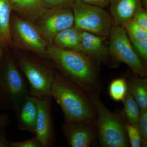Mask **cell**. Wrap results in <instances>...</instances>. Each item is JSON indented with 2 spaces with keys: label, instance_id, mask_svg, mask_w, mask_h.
Returning a JSON list of instances; mask_svg holds the SVG:
<instances>
[{
  "label": "cell",
  "instance_id": "28",
  "mask_svg": "<svg viewBox=\"0 0 147 147\" xmlns=\"http://www.w3.org/2000/svg\"><path fill=\"white\" fill-rule=\"evenodd\" d=\"M83 2L105 8L109 5L110 0H81Z\"/></svg>",
  "mask_w": 147,
  "mask_h": 147
},
{
  "label": "cell",
  "instance_id": "3",
  "mask_svg": "<svg viewBox=\"0 0 147 147\" xmlns=\"http://www.w3.org/2000/svg\"><path fill=\"white\" fill-rule=\"evenodd\" d=\"M29 94L26 83L13 57L3 58L0 61V108L12 110L17 117Z\"/></svg>",
  "mask_w": 147,
  "mask_h": 147
},
{
  "label": "cell",
  "instance_id": "27",
  "mask_svg": "<svg viewBox=\"0 0 147 147\" xmlns=\"http://www.w3.org/2000/svg\"><path fill=\"white\" fill-rule=\"evenodd\" d=\"M9 147H43V146L34 135L31 138L21 142L9 141Z\"/></svg>",
  "mask_w": 147,
  "mask_h": 147
},
{
  "label": "cell",
  "instance_id": "30",
  "mask_svg": "<svg viewBox=\"0 0 147 147\" xmlns=\"http://www.w3.org/2000/svg\"><path fill=\"white\" fill-rule=\"evenodd\" d=\"M9 142L6 136L5 130L0 131V147H9Z\"/></svg>",
  "mask_w": 147,
  "mask_h": 147
},
{
  "label": "cell",
  "instance_id": "14",
  "mask_svg": "<svg viewBox=\"0 0 147 147\" xmlns=\"http://www.w3.org/2000/svg\"><path fill=\"white\" fill-rule=\"evenodd\" d=\"M38 98L30 94L25 97L17 117L19 130L34 134L38 113Z\"/></svg>",
  "mask_w": 147,
  "mask_h": 147
},
{
  "label": "cell",
  "instance_id": "25",
  "mask_svg": "<svg viewBox=\"0 0 147 147\" xmlns=\"http://www.w3.org/2000/svg\"><path fill=\"white\" fill-rule=\"evenodd\" d=\"M132 46L144 64L146 66L147 62V39L131 42Z\"/></svg>",
  "mask_w": 147,
  "mask_h": 147
},
{
  "label": "cell",
  "instance_id": "19",
  "mask_svg": "<svg viewBox=\"0 0 147 147\" xmlns=\"http://www.w3.org/2000/svg\"><path fill=\"white\" fill-rule=\"evenodd\" d=\"M124 108L122 117L125 123L138 127L140 108L134 98L127 91V93L122 101Z\"/></svg>",
  "mask_w": 147,
  "mask_h": 147
},
{
  "label": "cell",
  "instance_id": "17",
  "mask_svg": "<svg viewBox=\"0 0 147 147\" xmlns=\"http://www.w3.org/2000/svg\"><path fill=\"white\" fill-rule=\"evenodd\" d=\"M10 0H0V45L12 46L10 21L12 11Z\"/></svg>",
  "mask_w": 147,
  "mask_h": 147
},
{
  "label": "cell",
  "instance_id": "13",
  "mask_svg": "<svg viewBox=\"0 0 147 147\" xmlns=\"http://www.w3.org/2000/svg\"><path fill=\"white\" fill-rule=\"evenodd\" d=\"M142 0H110V11L114 25L125 28L133 18Z\"/></svg>",
  "mask_w": 147,
  "mask_h": 147
},
{
  "label": "cell",
  "instance_id": "1",
  "mask_svg": "<svg viewBox=\"0 0 147 147\" xmlns=\"http://www.w3.org/2000/svg\"><path fill=\"white\" fill-rule=\"evenodd\" d=\"M48 59L52 61L61 74L86 94L100 92L101 83L96 63L82 52L48 45Z\"/></svg>",
  "mask_w": 147,
  "mask_h": 147
},
{
  "label": "cell",
  "instance_id": "7",
  "mask_svg": "<svg viewBox=\"0 0 147 147\" xmlns=\"http://www.w3.org/2000/svg\"><path fill=\"white\" fill-rule=\"evenodd\" d=\"M10 32L12 45L18 50H28L45 59H48V44L34 23L16 14L11 16Z\"/></svg>",
  "mask_w": 147,
  "mask_h": 147
},
{
  "label": "cell",
  "instance_id": "24",
  "mask_svg": "<svg viewBox=\"0 0 147 147\" xmlns=\"http://www.w3.org/2000/svg\"><path fill=\"white\" fill-rule=\"evenodd\" d=\"M47 9L72 8L76 0H42Z\"/></svg>",
  "mask_w": 147,
  "mask_h": 147
},
{
  "label": "cell",
  "instance_id": "4",
  "mask_svg": "<svg viewBox=\"0 0 147 147\" xmlns=\"http://www.w3.org/2000/svg\"><path fill=\"white\" fill-rule=\"evenodd\" d=\"M99 93L87 94L96 111L97 137L101 146L127 147L129 146L123 119L106 108Z\"/></svg>",
  "mask_w": 147,
  "mask_h": 147
},
{
  "label": "cell",
  "instance_id": "22",
  "mask_svg": "<svg viewBox=\"0 0 147 147\" xmlns=\"http://www.w3.org/2000/svg\"><path fill=\"white\" fill-rule=\"evenodd\" d=\"M125 127L129 145L131 147L142 146V137L138 127L127 123H125Z\"/></svg>",
  "mask_w": 147,
  "mask_h": 147
},
{
  "label": "cell",
  "instance_id": "18",
  "mask_svg": "<svg viewBox=\"0 0 147 147\" xmlns=\"http://www.w3.org/2000/svg\"><path fill=\"white\" fill-rule=\"evenodd\" d=\"M128 92L138 103L140 110L147 109V79L134 74L127 80Z\"/></svg>",
  "mask_w": 147,
  "mask_h": 147
},
{
  "label": "cell",
  "instance_id": "5",
  "mask_svg": "<svg viewBox=\"0 0 147 147\" xmlns=\"http://www.w3.org/2000/svg\"><path fill=\"white\" fill-rule=\"evenodd\" d=\"M13 57L29 82L30 94L38 99L51 96V86L56 72L52 66L44 60L46 59L21 53H16Z\"/></svg>",
  "mask_w": 147,
  "mask_h": 147
},
{
  "label": "cell",
  "instance_id": "9",
  "mask_svg": "<svg viewBox=\"0 0 147 147\" xmlns=\"http://www.w3.org/2000/svg\"><path fill=\"white\" fill-rule=\"evenodd\" d=\"M35 24L45 41L48 45L52 44L59 32L74 25L72 9H48Z\"/></svg>",
  "mask_w": 147,
  "mask_h": 147
},
{
  "label": "cell",
  "instance_id": "23",
  "mask_svg": "<svg viewBox=\"0 0 147 147\" xmlns=\"http://www.w3.org/2000/svg\"><path fill=\"white\" fill-rule=\"evenodd\" d=\"M138 129L142 140V147L147 145V109L140 110Z\"/></svg>",
  "mask_w": 147,
  "mask_h": 147
},
{
  "label": "cell",
  "instance_id": "29",
  "mask_svg": "<svg viewBox=\"0 0 147 147\" xmlns=\"http://www.w3.org/2000/svg\"><path fill=\"white\" fill-rule=\"evenodd\" d=\"M9 117L7 114H0V131L5 130L9 123Z\"/></svg>",
  "mask_w": 147,
  "mask_h": 147
},
{
  "label": "cell",
  "instance_id": "15",
  "mask_svg": "<svg viewBox=\"0 0 147 147\" xmlns=\"http://www.w3.org/2000/svg\"><path fill=\"white\" fill-rule=\"evenodd\" d=\"M12 10L21 18L34 23L48 9L42 0H10Z\"/></svg>",
  "mask_w": 147,
  "mask_h": 147
},
{
  "label": "cell",
  "instance_id": "10",
  "mask_svg": "<svg viewBox=\"0 0 147 147\" xmlns=\"http://www.w3.org/2000/svg\"><path fill=\"white\" fill-rule=\"evenodd\" d=\"M52 96H47L38 100V113L34 135L43 147L53 146L56 139L52 116Z\"/></svg>",
  "mask_w": 147,
  "mask_h": 147
},
{
  "label": "cell",
  "instance_id": "16",
  "mask_svg": "<svg viewBox=\"0 0 147 147\" xmlns=\"http://www.w3.org/2000/svg\"><path fill=\"white\" fill-rule=\"evenodd\" d=\"M82 32L74 25L59 32L55 36L53 44L66 50L80 52Z\"/></svg>",
  "mask_w": 147,
  "mask_h": 147
},
{
  "label": "cell",
  "instance_id": "21",
  "mask_svg": "<svg viewBox=\"0 0 147 147\" xmlns=\"http://www.w3.org/2000/svg\"><path fill=\"white\" fill-rule=\"evenodd\" d=\"M130 42L147 39V30L131 19L125 28Z\"/></svg>",
  "mask_w": 147,
  "mask_h": 147
},
{
  "label": "cell",
  "instance_id": "8",
  "mask_svg": "<svg viewBox=\"0 0 147 147\" xmlns=\"http://www.w3.org/2000/svg\"><path fill=\"white\" fill-rule=\"evenodd\" d=\"M109 36L111 56L116 61L127 65L134 74L146 77V66L134 50L125 28L113 24Z\"/></svg>",
  "mask_w": 147,
  "mask_h": 147
},
{
  "label": "cell",
  "instance_id": "26",
  "mask_svg": "<svg viewBox=\"0 0 147 147\" xmlns=\"http://www.w3.org/2000/svg\"><path fill=\"white\" fill-rule=\"evenodd\" d=\"M132 19L140 26L147 30V11L146 9L142 4L137 7Z\"/></svg>",
  "mask_w": 147,
  "mask_h": 147
},
{
  "label": "cell",
  "instance_id": "2",
  "mask_svg": "<svg viewBox=\"0 0 147 147\" xmlns=\"http://www.w3.org/2000/svg\"><path fill=\"white\" fill-rule=\"evenodd\" d=\"M50 94L60 106L65 121L96 123V111L88 96L61 74L56 72Z\"/></svg>",
  "mask_w": 147,
  "mask_h": 147
},
{
  "label": "cell",
  "instance_id": "11",
  "mask_svg": "<svg viewBox=\"0 0 147 147\" xmlns=\"http://www.w3.org/2000/svg\"><path fill=\"white\" fill-rule=\"evenodd\" d=\"M62 130L67 144L71 147L90 146L97 137L96 123H74L65 121Z\"/></svg>",
  "mask_w": 147,
  "mask_h": 147
},
{
  "label": "cell",
  "instance_id": "12",
  "mask_svg": "<svg viewBox=\"0 0 147 147\" xmlns=\"http://www.w3.org/2000/svg\"><path fill=\"white\" fill-rule=\"evenodd\" d=\"M106 37L82 31L80 52L88 56L97 63L107 61L111 56L109 48L103 42Z\"/></svg>",
  "mask_w": 147,
  "mask_h": 147
},
{
  "label": "cell",
  "instance_id": "20",
  "mask_svg": "<svg viewBox=\"0 0 147 147\" xmlns=\"http://www.w3.org/2000/svg\"><path fill=\"white\" fill-rule=\"evenodd\" d=\"M127 91V80L123 77L114 79L109 86V95L110 97L116 101H123Z\"/></svg>",
  "mask_w": 147,
  "mask_h": 147
},
{
  "label": "cell",
  "instance_id": "31",
  "mask_svg": "<svg viewBox=\"0 0 147 147\" xmlns=\"http://www.w3.org/2000/svg\"><path fill=\"white\" fill-rule=\"evenodd\" d=\"M3 47L2 46L0 45V61L3 58Z\"/></svg>",
  "mask_w": 147,
  "mask_h": 147
},
{
  "label": "cell",
  "instance_id": "6",
  "mask_svg": "<svg viewBox=\"0 0 147 147\" xmlns=\"http://www.w3.org/2000/svg\"><path fill=\"white\" fill-rule=\"evenodd\" d=\"M71 9L76 28L99 36H109L113 21L104 8L76 0Z\"/></svg>",
  "mask_w": 147,
  "mask_h": 147
},
{
  "label": "cell",
  "instance_id": "32",
  "mask_svg": "<svg viewBox=\"0 0 147 147\" xmlns=\"http://www.w3.org/2000/svg\"><path fill=\"white\" fill-rule=\"evenodd\" d=\"M142 5L144 8L147 9V0H142Z\"/></svg>",
  "mask_w": 147,
  "mask_h": 147
}]
</instances>
